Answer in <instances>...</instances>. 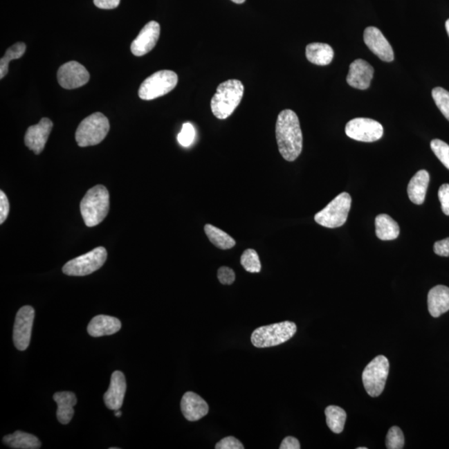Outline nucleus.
I'll return each mask as SVG.
<instances>
[{
    "label": "nucleus",
    "mask_w": 449,
    "mask_h": 449,
    "mask_svg": "<svg viewBox=\"0 0 449 449\" xmlns=\"http://www.w3.org/2000/svg\"><path fill=\"white\" fill-rule=\"evenodd\" d=\"M196 131L194 127L190 122L184 123L182 131L177 136V140L181 145L183 147L191 146L193 141H194Z\"/></svg>",
    "instance_id": "473e14b6"
},
{
    "label": "nucleus",
    "mask_w": 449,
    "mask_h": 449,
    "mask_svg": "<svg viewBox=\"0 0 449 449\" xmlns=\"http://www.w3.org/2000/svg\"><path fill=\"white\" fill-rule=\"evenodd\" d=\"M244 95V86L241 81L230 80L217 86L211 102L214 116L226 119L230 116L241 104Z\"/></svg>",
    "instance_id": "7ed1b4c3"
},
{
    "label": "nucleus",
    "mask_w": 449,
    "mask_h": 449,
    "mask_svg": "<svg viewBox=\"0 0 449 449\" xmlns=\"http://www.w3.org/2000/svg\"><path fill=\"white\" fill-rule=\"evenodd\" d=\"M161 28L156 21L147 23L131 44L133 55L141 57L151 52L159 39Z\"/></svg>",
    "instance_id": "4468645a"
},
{
    "label": "nucleus",
    "mask_w": 449,
    "mask_h": 449,
    "mask_svg": "<svg viewBox=\"0 0 449 449\" xmlns=\"http://www.w3.org/2000/svg\"><path fill=\"white\" fill-rule=\"evenodd\" d=\"M275 135L279 151L284 159L288 162H294L302 154L303 148V135L299 118L291 109L283 110L280 113Z\"/></svg>",
    "instance_id": "f257e3e1"
},
{
    "label": "nucleus",
    "mask_w": 449,
    "mask_h": 449,
    "mask_svg": "<svg viewBox=\"0 0 449 449\" xmlns=\"http://www.w3.org/2000/svg\"><path fill=\"white\" fill-rule=\"evenodd\" d=\"M364 41L369 51L382 61L390 63L394 59V53L389 41L376 27H368L364 32Z\"/></svg>",
    "instance_id": "ddd939ff"
},
{
    "label": "nucleus",
    "mask_w": 449,
    "mask_h": 449,
    "mask_svg": "<svg viewBox=\"0 0 449 449\" xmlns=\"http://www.w3.org/2000/svg\"><path fill=\"white\" fill-rule=\"evenodd\" d=\"M241 264L243 268L250 273H259L262 270V264L259 255L253 249H247L243 253L241 257Z\"/></svg>",
    "instance_id": "c85d7f7f"
},
{
    "label": "nucleus",
    "mask_w": 449,
    "mask_h": 449,
    "mask_svg": "<svg viewBox=\"0 0 449 449\" xmlns=\"http://www.w3.org/2000/svg\"><path fill=\"white\" fill-rule=\"evenodd\" d=\"M53 401L57 405V420L62 424L69 423L73 417V407L77 402L76 395L72 392H57L53 394Z\"/></svg>",
    "instance_id": "4be33fe9"
},
{
    "label": "nucleus",
    "mask_w": 449,
    "mask_h": 449,
    "mask_svg": "<svg viewBox=\"0 0 449 449\" xmlns=\"http://www.w3.org/2000/svg\"><path fill=\"white\" fill-rule=\"evenodd\" d=\"M445 27H446V30L449 36V19L447 20L446 24H445Z\"/></svg>",
    "instance_id": "37998d69"
},
{
    "label": "nucleus",
    "mask_w": 449,
    "mask_h": 449,
    "mask_svg": "<svg viewBox=\"0 0 449 449\" xmlns=\"http://www.w3.org/2000/svg\"><path fill=\"white\" fill-rule=\"evenodd\" d=\"M110 207V197L108 189L102 185L89 189L81 201L80 210L89 228L100 225L108 216Z\"/></svg>",
    "instance_id": "f03ea898"
},
{
    "label": "nucleus",
    "mask_w": 449,
    "mask_h": 449,
    "mask_svg": "<svg viewBox=\"0 0 449 449\" xmlns=\"http://www.w3.org/2000/svg\"><path fill=\"white\" fill-rule=\"evenodd\" d=\"M110 129L109 119L101 113L86 117L78 126L75 139L81 147L95 146L104 141Z\"/></svg>",
    "instance_id": "39448f33"
},
{
    "label": "nucleus",
    "mask_w": 449,
    "mask_h": 449,
    "mask_svg": "<svg viewBox=\"0 0 449 449\" xmlns=\"http://www.w3.org/2000/svg\"><path fill=\"white\" fill-rule=\"evenodd\" d=\"M127 390V383L125 374L121 372H115L111 377L110 386L104 394V403L111 410H120L125 401Z\"/></svg>",
    "instance_id": "f3484780"
},
{
    "label": "nucleus",
    "mask_w": 449,
    "mask_h": 449,
    "mask_svg": "<svg viewBox=\"0 0 449 449\" xmlns=\"http://www.w3.org/2000/svg\"><path fill=\"white\" fill-rule=\"evenodd\" d=\"M115 414V416H116V417L120 418L122 414V412L120 410H115V414Z\"/></svg>",
    "instance_id": "a19ab883"
},
{
    "label": "nucleus",
    "mask_w": 449,
    "mask_h": 449,
    "mask_svg": "<svg viewBox=\"0 0 449 449\" xmlns=\"http://www.w3.org/2000/svg\"><path fill=\"white\" fill-rule=\"evenodd\" d=\"M431 149L439 158L443 166L449 170V145L442 140H432L430 144Z\"/></svg>",
    "instance_id": "2f4dec72"
},
{
    "label": "nucleus",
    "mask_w": 449,
    "mask_h": 449,
    "mask_svg": "<svg viewBox=\"0 0 449 449\" xmlns=\"http://www.w3.org/2000/svg\"><path fill=\"white\" fill-rule=\"evenodd\" d=\"M10 213V203L6 193L0 191V224H3Z\"/></svg>",
    "instance_id": "e433bc0d"
},
{
    "label": "nucleus",
    "mask_w": 449,
    "mask_h": 449,
    "mask_svg": "<svg viewBox=\"0 0 449 449\" xmlns=\"http://www.w3.org/2000/svg\"><path fill=\"white\" fill-rule=\"evenodd\" d=\"M428 307L430 315L438 318L449 311V288L437 286L428 292Z\"/></svg>",
    "instance_id": "aec40b11"
},
{
    "label": "nucleus",
    "mask_w": 449,
    "mask_h": 449,
    "mask_svg": "<svg viewBox=\"0 0 449 449\" xmlns=\"http://www.w3.org/2000/svg\"><path fill=\"white\" fill-rule=\"evenodd\" d=\"M94 5L102 10H113L120 3V0H93Z\"/></svg>",
    "instance_id": "58836bf2"
},
{
    "label": "nucleus",
    "mask_w": 449,
    "mask_h": 449,
    "mask_svg": "<svg viewBox=\"0 0 449 449\" xmlns=\"http://www.w3.org/2000/svg\"><path fill=\"white\" fill-rule=\"evenodd\" d=\"M181 409L183 414L188 421H199L208 414L209 406L199 394L187 392L181 401Z\"/></svg>",
    "instance_id": "a211bd4d"
},
{
    "label": "nucleus",
    "mask_w": 449,
    "mask_h": 449,
    "mask_svg": "<svg viewBox=\"0 0 449 449\" xmlns=\"http://www.w3.org/2000/svg\"><path fill=\"white\" fill-rule=\"evenodd\" d=\"M178 77L171 70H161L146 78L140 86L138 95L143 100H154L172 91Z\"/></svg>",
    "instance_id": "0eeeda50"
},
{
    "label": "nucleus",
    "mask_w": 449,
    "mask_h": 449,
    "mask_svg": "<svg viewBox=\"0 0 449 449\" xmlns=\"http://www.w3.org/2000/svg\"><path fill=\"white\" fill-rule=\"evenodd\" d=\"M57 81L62 88L75 89L88 84L90 74L84 65L71 61L62 65L57 71Z\"/></svg>",
    "instance_id": "f8f14e48"
},
{
    "label": "nucleus",
    "mask_w": 449,
    "mask_h": 449,
    "mask_svg": "<svg viewBox=\"0 0 449 449\" xmlns=\"http://www.w3.org/2000/svg\"><path fill=\"white\" fill-rule=\"evenodd\" d=\"M405 446V436L397 426L390 428L386 437V448L388 449H402Z\"/></svg>",
    "instance_id": "7c9ffc66"
},
{
    "label": "nucleus",
    "mask_w": 449,
    "mask_h": 449,
    "mask_svg": "<svg viewBox=\"0 0 449 449\" xmlns=\"http://www.w3.org/2000/svg\"><path fill=\"white\" fill-rule=\"evenodd\" d=\"M35 316V309L30 306L20 308L16 315L13 340L16 349L20 351L27 349L30 345Z\"/></svg>",
    "instance_id": "9b49d317"
},
{
    "label": "nucleus",
    "mask_w": 449,
    "mask_h": 449,
    "mask_svg": "<svg viewBox=\"0 0 449 449\" xmlns=\"http://www.w3.org/2000/svg\"><path fill=\"white\" fill-rule=\"evenodd\" d=\"M374 68L368 62L363 59H356L349 65L347 75L348 84L354 89L366 90L369 88L373 80Z\"/></svg>",
    "instance_id": "dca6fc26"
},
{
    "label": "nucleus",
    "mask_w": 449,
    "mask_h": 449,
    "mask_svg": "<svg viewBox=\"0 0 449 449\" xmlns=\"http://www.w3.org/2000/svg\"><path fill=\"white\" fill-rule=\"evenodd\" d=\"M232 1L238 3V5H241V3H244L246 0H232Z\"/></svg>",
    "instance_id": "79ce46f5"
},
{
    "label": "nucleus",
    "mask_w": 449,
    "mask_h": 449,
    "mask_svg": "<svg viewBox=\"0 0 449 449\" xmlns=\"http://www.w3.org/2000/svg\"><path fill=\"white\" fill-rule=\"evenodd\" d=\"M306 55L311 64L319 66L329 65L333 59V48L329 44L323 43L308 44Z\"/></svg>",
    "instance_id": "5701e85b"
},
{
    "label": "nucleus",
    "mask_w": 449,
    "mask_h": 449,
    "mask_svg": "<svg viewBox=\"0 0 449 449\" xmlns=\"http://www.w3.org/2000/svg\"><path fill=\"white\" fill-rule=\"evenodd\" d=\"M434 253L440 257H449V237L444 240L437 241L434 246Z\"/></svg>",
    "instance_id": "4c0bfd02"
},
{
    "label": "nucleus",
    "mask_w": 449,
    "mask_h": 449,
    "mask_svg": "<svg viewBox=\"0 0 449 449\" xmlns=\"http://www.w3.org/2000/svg\"><path fill=\"white\" fill-rule=\"evenodd\" d=\"M351 203V196L349 193H341L327 207L316 214L315 216L316 223L327 228H340L347 221Z\"/></svg>",
    "instance_id": "423d86ee"
},
{
    "label": "nucleus",
    "mask_w": 449,
    "mask_h": 449,
    "mask_svg": "<svg viewBox=\"0 0 449 449\" xmlns=\"http://www.w3.org/2000/svg\"><path fill=\"white\" fill-rule=\"evenodd\" d=\"M357 449H367V448H365V447H362L361 448V447H360V448H358Z\"/></svg>",
    "instance_id": "c03bdc74"
},
{
    "label": "nucleus",
    "mask_w": 449,
    "mask_h": 449,
    "mask_svg": "<svg viewBox=\"0 0 449 449\" xmlns=\"http://www.w3.org/2000/svg\"><path fill=\"white\" fill-rule=\"evenodd\" d=\"M205 235H207L209 241L212 244L221 250L232 249V247L236 246V241L229 236L228 233L223 230L216 228L211 224H207L204 228Z\"/></svg>",
    "instance_id": "a878e982"
},
{
    "label": "nucleus",
    "mask_w": 449,
    "mask_h": 449,
    "mask_svg": "<svg viewBox=\"0 0 449 449\" xmlns=\"http://www.w3.org/2000/svg\"><path fill=\"white\" fill-rule=\"evenodd\" d=\"M376 236L382 241L395 240L401 233L397 222L386 214H381L376 217Z\"/></svg>",
    "instance_id": "393cba45"
},
{
    "label": "nucleus",
    "mask_w": 449,
    "mask_h": 449,
    "mask_svg": "<svg viewBox=\"0 0 449 449\" xmlns=\"http://www.w3.org/2000/svg\"><path fill=\"white\" fill-rule=\"evenodd\" d=\"M26 51V45L24 43L19 42L8 48L5 56L0 60V78L3 80L9 72V64L10 61L19 59Z\"/></svg>",
    "instance_id": "cd10ccee"
},
{
    "label": "nucleus",
    "mask_w": 449,
    "mask_h": 449,
    "mask_svg": "<svg viewBox=\"0 0 449 449\" xmlns=\"http://www.w3.org/2000/svg\"><path fill=\"white\" fill-rule=\"evenodd\" d=\"M108 253L104 247L100 246L66 263L63 273L71 277H84L94 273L104 265Z\"/></svg>",
    "instance_id": "1a4fd4ad"
},
{
    "label": "nucleus",
    "mask_w": 449,
    "mask_h": 449,
    "mask_svg": "<svg viewBox=\"0 0 449 449\" xmlns=\"http://www.w3.org/2000/svg\"><path fill=\"white\" fill-rule=\"evenodd\" d=\"M430 176L426 170H420L412 177L407 186V195L412 203L422 205L425 201Z\"/></svg>",
    "instance_id": "412c9836"
},
{
    "label": "nucleus",
    "mask_w": 449,
    "mask_h": 449,
    "mask_svg": "<svg viewBox=\"0 0 449 449\" xmlns=\"http://www.w3.org/2000/svg\"><path fill=\"white\" fill-rule=\"evenodd\" d=\"M324 414L329 430L335 434H340L343 432L347 414L342 407L335 405L328 406L325 409Z\"/></svg>",
    "instance_id": "bb28decb"
},
{
    "label": "nucleus",
    "mask_w": 449,
    "mask_h": 449,
    "mask_svg": "<svg viewBox=\"0 0 449 449\" xmlns=\"http://www.w3.org/2000/svg\"><path fill=\"white\" fill-rule=\"evenodd\" d=\"M345 134L358 142L374 143L383 137L384 127L374 119L358 118L346 125Z\"/></svg>",
    "instance_id": "9d476101"
},
{
    "label": "nucleus",
    "mask_w": 449,
    "mask_h": 449,
    "mask_svg": "<svg viewBox=\"0 0 449 449\" xmlns=\"http://www.w3.org/2000/svg\"><path fill=\"white\" fill-rule=\"evenodd\" d=\"M121 321L109 315H97L93 318L88 327V333L92 337L112 336L120 331Z\"/></svg>",
    "instance_id": "6ab92c4d"
},
{
    "label": "nucleus",
    "mask_w": 449,
    "mask_h": 449,
    "mask_svg": "<svg viewBox=\"0 0 449 449\" xmlns=\"http://www.w3.org/2000/svg\"><path fill=\"white\" fill-rule=\"evenodd\" d=\"M217 449H243V444L234 437H226L216 445Z\"/></svg>",
    "instance_id": "c9c22d12"
},
{
    "label": "nucleus",
    "mask_w": 449,
    "mask_h": 449,
    "mask_svg": "<svg viewBox=\"0 0 449 449\" xmlns=\"http://www.w3.org/2000/svg\"><path fill=\"white\" fill-rule=\"evenodd\" d=\"M53 126L51 119L44 118L38 125L28 127L24 137V143L28 149L34 152L36 155L40 154L46 145Z\"/></svg>",
    "instance_id": "2eb2a0df"
},
{
    "label": "nucleus",
    "mask_w": 449,
    "mask_h": 449,
    "mask_svg": "<svg viewBox=\"0 0 449 449\" xmlns=\"http://www.w3.org/2000/svg\"><path fill=\"white\" fill-rule=\"evenodd\" d=\"M432 96L441 113L449 121V92L438 86L432 89Z\"/></svg>",
    "instance_id": "c756f323"
},
{
    "label": "nucleus",
    "mask_w": 449,
    "mask_h": 449,
    "mask_svg": "<svg viewBox=\"0 0 449 449\" xmlns=\"http://www.w3.org/2000/svg\"><path fill=\"white\" fill-rule=\"evenodd\" d=\"M300 444L298 439L294 438V437H286L285 439L282 441L280 449H300Z\"/></svg>",
    "instance_id": "ea45409f"
},
{
    "label": "nucleus",
    "mask_w": 449,
    "mask_h": 449,
    "mask_svg": "<svg viewBox=\"0 0 449 449\" xmlns=\"http://www.w3.org/2000/svg\"><path fill=\"white\" fill-rule=\"evenodd\" d=\"M3 442L7 446L15 449H38L41 442L36 436L22 431H16L14 434L3 437Z\"/></svg>",
    "instance_id": "b1692460"
},
{
    "label": "nucleus",
    "mask_w": 449,
    "mask_h": 449,
    "mask_svg": "<svg viewBox=\"0 0 449 449\" xmlns=\"http://www.w3.org/2000/svg\"><path fill=\"white\" fill-rule=\"evenodd\" d=\"M390 372L388 358L378 356L366 366L362 381L366 392L373 398L378 397L385 390L387 378Z\"/></svg>",
    "instance_id": "6e6552de"
},
{
    "label": "nucleus",
    "mask_w": 449,
    "mask_h": 449,
    "mask_svg": "<svg viewBox=\"0 0 449 449\" xmlns=\"http://www.w3.org/2000/svg\"><path fill=\"white\" fill-rule=\"evenodd\" d=\"M438 194L443 212L445 215L449 216V184L442 185Z\"/></svg>",
    "instance_id": "f704fd0d"
},
{
    "label": "nucleus",
    "mask_w": 449,
    "mask_h": 449,
    "mask_svg": "<svg viewBox=\"0 0 449 449\" xmlns=\"http://www.w3.org/2000/svg\"><path fill=\"white\" fill-rule=\"evenodd\" d=\"M218 279L222 285H232L236 280L234 271L228 266H222L218 270Z\"/></svg>",
    "instance_id": "72a5a7b5"
},
{
    "label": "nucleus",
    "mask_w": 449,
    "mask_h": 449,
    "mask_svg": "<svg viewBox=\"0 0 449 449\" xmlns=\"http://www.w3.org/2000/svg\"><path fill=\"white\" fill-rule=\"evenodd\" d=\"M297 327L291 321H284L259 327L251 335V343L257 348L273 347L291 339Z\"/></svg>",
    "instance_id": "20e7f679"
}]
</instances>
